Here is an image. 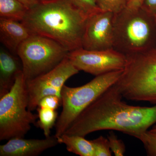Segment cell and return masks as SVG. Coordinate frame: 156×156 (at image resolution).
I'll return each mask as SVG.
<instances>
[{
    "label": "cell",
    "instance_id": "1",
    "mask_svg": "<svg viewBox=\"0 0 156 156\" xmlns=\"http://www.w3.org/2000/svg\"><path fill=\"white\" fill-rule=\"evenodd\" d=\"M123 98L116 83L85 109L64 134L85 137L95 131L115 130L135 137L156 123V105L133 106Z\"/></svg>",
    "mask_w": 156,
    "mask_h": 156
},
{
    "label": "cell",
    "instance_id": "2",
    "mask_svg": "<svg viewBox=\"0 0 156 156\" xmlns=\"http://www.w3.org/2000/svg\"><path fill=\"white\" fill-rule=\"evenodd\" d=\"M88 17L71 0H52L31 8L22 22L32 34L53 39L70 52L83 48Z\"/></svg>",
    "mask_w": 156,
    "mask_h": 156
},
{
    "label": "cell",
    "instance_id": "3",
    "mask_svg": "<svg viewBox=\"0 0 156 156\" xmlns=\"http://www.w3.org/2000/svg\"><path fill=\"white\" fill-rule=\"evenodd\" d=\"M113 49L125 56L156 48V25L153 16L141 8H126L114 14Z\"/></svg>",
    "mask_w": 156,
    "mask_h": 156
},
{
    "label": "cell",
    "instance_id": "4",
    "mask_svg": "<svg viewBox=\"0 0 156 156\" xmlns=\"http://www.w3.org/2000/svg\"><path fill=\"white\" fill-rule=\"evenodd\" d=\"M116 84L123 98L156 105V48L126 56Z\"/></svg>",
    "mask_w": 156,
    "mask_h": 156
},
{
    "label": "cell",
    "instance_id": "5",
    "mask_svg": "<svg viewBox=\"0 0 156 156\" xmlns=\"http://www.w3.org/2000/svg\"><path fill=\"white\" fill-rule=\"evenodd\" d=\"M28 96L23 72L17 76L14 86L0 98V141L24 137L36 124L38 115L28 109Z\"/></svg>",
    "mask_w": 156,
    "mask_h": 156
},
{
    "label": "cell",
    "instance_id": "6",
    "mask_svg": "<svg viewBox=\"0 0 156 156\" xmlns=\"http://www.w3.org/2000/svg\"><path fill=\"white\" fill-rule=\"evenodd\" d=\"M123 70L96 76L87 83L77 87L64 85L61 91L62 107L55 125L56 137L64 134L84 110L119 80Z\"/></svg>",
    "mask_w": 156,
    "mask_h": 156
},
{
    "label": "cell",
    "instance_id": "7",
    "mask_svg": "<svg viewBox=\"0 0 156 156\" xmlns=\"http://www.w3.org/2000/svg\"><path fill=\"white\" fill-rule=\"evenodd\" d=\"M69 52L53 39L32 34L19 46L17 52L22 62L26 83L56 67L67 57Z\"/></svg>",
    "mask_w": 156,
    "mask_h": 156
},
{
    "label": "cell",
    "instance_id": "8",
    "mask_svg": "<svg viewBox=\"0 0 156 156\" xmlns=\"http://www.w3.org/2000/svg\"><path fill=\"white\" fill-rule=\"evenodd\" d=\"M79 71L67 56L50 71L27 82L29 110L37 109L40 101L45 96L61 97L62 90L66 81Z\"/></svg>",
    "mask_w": 156,
    "mask_h": 156
},
{
    "label": "cell",
    "instance_id": "9",
    "mask_svg": "<svg viewBox=\"0 0 156 156\" xmlns=\"http://www.w3.org/2000/svg\"><path fill=\"white\" fill-rule=\"evenodd\" d=\"M68 58L79 71L98 76L123 70L127 57L113 49L90 50L83 48L69 52Z\"/></svg>",
    "mask_w": 156,
    "mask_h": 156
},
{
    "label": "cell",
    "instance_id": "10",
    "mask_svg": "<svg viewBox=\"0 0 156 156\" xmlns=\"http://www.w3.org/2000/svg\"><path fill=\"white\" fill-rule=\"evenodd\" d=\"M113 13L104 11L88 17L82 39V48L90 50L113 49Z\"/></svg>",
    "mask_w": 156,
    "mask_h": 156
},
{
    "label": "cell",
    "instance_id": "11",
    "mask_svg": "<svg viewBox=\"0 0 156 156\" xmlns=\"http://www.w3.org/2000/svg\"><path fill=\"white\" fill-rule=\"evenodd\" d=\"M58 144L55 135L42 139L12 138L0 146V156H38Z\"/></svg>",
    "mask_w": 156,
    "mask_h": 156
},
{
    "label": "cell",
    "instance_id": "12",
    "mask_svg": "<svg viewBox=\"0 0 156 156\" xmlns=\"http://www.w3.org/2000/svg\"><path fill=\"white\" fill-rule=\"evenodd\" d=\"M32 34L22 21L0 17V41L11 53L17 55L19 46Z\"/></svg>",
    "mask_w": 156,
    "mask_h": 156
},
{
    "label": "cell",
    "instance_id": "13",
    "mask_svg": "<svg viewBox=\"0 0 156 156\" xmlns=\"http://www.w3.org/2000/svg\"><path fill=\"white\" fill-rule=\"evenodd\" d=\"M22 72V62L18 56L1 47L0 98L10 92L17 76Z\"/></svg>",
    "mask_w": 156,
    "mask_h": 156
},
{
    "label": "cell",
    "instance_id": "14",
    "mask_svg": "<svg viewBox=\"0 0 156 156\" xmlns=\"http://www.w3.org/2000/svg\"><path fill=\"white\" fill-rule=\"evenodd\" d=\"M59 144H64L69 152L80 156H95L91 140L78 135L62 134L57 137Z\"/></svg>",
    "mask_w": 156,
    "mask_h": 156
},
{
    "label": "cell",
    "instance_id": "15",
    "mask_svg": "<svg viewBox=\"0 0 156 156\" xmlns=\"http://www.w3.org/2000/svg\"><path fill=\"white\" fill-rule=\"evenodd\" d=\"M29 10L19 0H0V17L22 21Z\"/></svg>",
    "mask_w": 156,
    "mask_h": 156
},
{
    "label": "cell",
    "instance_id": "16",
    "mask_svg": "<svg viewBox=\"0 0 156 156\" xmlns=\"http://www.w3.org/2000/svg\"><path fill=\"white\" fill-rule=\"evenodd\" d=\"M38 120L36 124L43 131L45 137L50 136L51 130L56 125L58 119V113L55 110L44 108L38 107Z\"/></svg>",
    "mask_w": 156,
    "mask_h": 156
},
{
    "label": "cell",
    "instance_id": "17",
    "mask_svg": "<svg viewBox=\"0 0 156 156\" xmlns=\"http://www.w3.org/2000/svg\"><path fill=\"white\" fill-rule=\"evenodd\" d=\"M135 137L143 144L148 156H156V132L147 131Z\"/></svg>",
    "mask_w": 156,
    "mask_h": 156
},
{
    "label": "cell",
    "instance_id": "18",
    "mask_svg": "<svg viewBox=\"0 0 156 156\" xmlns=\"http://www.w3.org/2000/svg\"><path fill=\"white\" fill-rule=\"evenodd\" d=\"M101 11L117 14L126 8L128 0H96Z\"/></svg>",
    "mask_w": 156,
    "mask_h": 156
},
{
    "label": "cell",
    "instance_id": "19",
    "mask_svg": "<svg viewBox=\"0 0 156 156\" xmlns=\"http://www.w3.org/2000/svg\"><path fill=\"white\" fill-rule=\"evenodd\" d=\"M83 13L89 17L101 11L96 0H71Z\"/></svg>",
    "mask_w": 156,
    "mask_h": 156
},
{
    "label": "cell",
    "instance_id": "20",
    "mask_svg": "<svg viewBox=\"0 0 156 156\" xmlns=\"http://www.w3.org/2000/svg\"><path fill=\"white\" fill-rule=\"evenodd\" d=\"M91 142L94 148L95 156H112V151L108 138L100 136L91 140Z\"/></svg>",
    "mask_w": 156,
    "mask_h": 156
},
{
    "label": "cell",
    "instance_id": "21",
    "mask_svg": "<svg viewBox=\"0 0 156 156\" xmlns=\"http://www.w3.org/2000/svg\"><path fill=\"white\" fill-rule=\"evenodd\" d=\"M110 147L115 156H122L126 152V146L122 140L118 138L113 132H110L108 136Z\"/></svg>",
    "mask_w": 156,
    "mask_h": 156
},
{
    "label": "cell",
    "instance_id": "22",
    "mask_svg": "<svg viewBox=\"0 0 156 156\" xmlns=\"http://www.w3.org/2000/svg\"><path fill=\"white\" fill-rule=\"evenodd\" d=\"M62 104L61 97L55 95L45 96L40 101L38 107L51 109L56 110ZM37 107V108H38Z\"/></svg>",
    "mask_w": 156,
    "mask_h": 156
},
{
    "label": "cell",
    "instance_id": "23",
    "mask_svg": "<svg viewBox=\"0 0 156 156\" xmlns=\"http://www.w3.org/2000/svg\"><path fill=\"white\" fill-rule=\"evenodd\" d=\"M140 8L154 17L156 14V0H144Z\"/></svg>",
    "mask_w": 156,
    "mask_h": 156
},
{
    "label": "cell",
    "instance_id": "24",
    "mask_svg": "<svg viewBox=\"0 0 156 156\" xmlns=\"http://www.w3.org/2000/svg\"><path fill=\"white\" fill-rule=\"evenodd\" d=\"M144 0H128L126 8L129 9L140 8Z\"/></svg>",
    "mask_w": 156,
    "mask_h": 156
},
{
    "label": "cell",
    "instance_id": "25",
    "mask_svg": "<svg viewBox=\"0 0 156 156\" xmlns=\"http://www.w3.org/2000/svg\"><path fill=\"white\" fill-rule=\"evenodd\" d=\"M29 9L33 8L40 2V0H19Z\"/></svg>",
    "mask_w": 156,
    "mask_h": 156
},
{
    "label": "cell",
    "instance_id": "26",
    "mask_svg": "<svg viewBox=\"0 0 156 156\" xmlns=\"http://www.w3.org/2000/svg\"><path fill=\"white\" fill-rule=\"evenodd\" d=\"M150 131H152V132H156V126L154 127L151 130H150Z\"/></svg>",
    "mask_w": 156,
    "mask_h": 156
},
{
    "label": "cell",
    "instance_id": "27",
    "mask_svg": "<svg viewBox=\"0 0 156 156\" xmlns=\"http://www.w3.org/2000/svg\"><path fill=\"white\" fill-rule=\"evenodd\" d=\"M52 1V0H40V2H49V1Z\"/></svg>",
    "mask_w": 156,
    "mask_h": 156
},
{
    "label": "cell",
    "instance_id": "28",
    "mask_svg": "<svg viewBox=\"0 0 156 156\" xmlns=\"http://www.w3.org/2000/svg\"><path fill=\"white\" fill-rule=\"evenodd\" d=\"M154 19L155 23V24L156 25V14H155V15H154Z\"/></svg>",
    "mask_w": 156,
    "mask_h": 156
}]
</instances>
